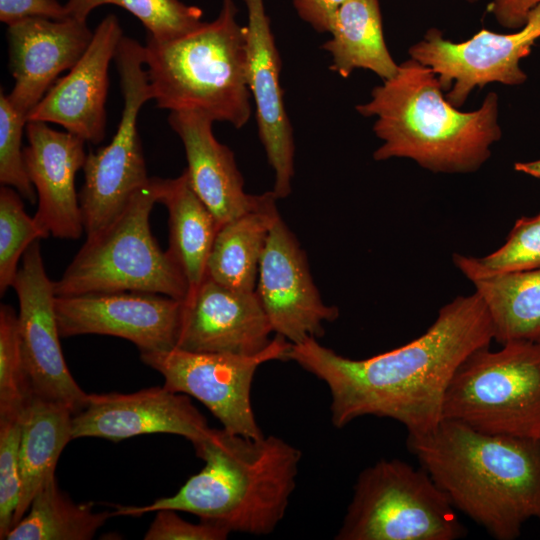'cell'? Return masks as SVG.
<instances>
[{
	"label": "cell",
	"mask_w": 540,
	"mask_h": 540,
	"mask_svg": "<svg viewBox=\"0 0 540 540\" xmlns=\"http://www.w3.org/2000/svg\"><path fill=\"white\" fill-rule=\"evenodd\" d=\"M453 263L486 306L496 342L540 343V268L486 273L472 263L470 256L459 253L453 254Z\"/></svg>",
	"instance_id": "cell-22"
},
{
	"label": "cell",
	"mask_w": 540,
	"mask_h": 540,
	"mask_svg": "<svg viewBox=\"0 0 540 540\" xmlns=\"http://www.w3.org/2000/svg\"><path fill=\"white\" fill-rule=\"evenodd\" d=\"M255 291L273 332L291 344L322 337L324 323L339 316L337 307L323 302L306 254L280 215L267 237Z\"/></svg>",
	"instance_id": "cell-13"
},
{
	"label": "cell",
	"mask_w": 540,
	"mask_h": 540,
	"mask_svg": "<svg viewBox=\"0 0 540 540\" xmlns=\"http://www.w3.org/2000/svg\"><path fill=\"white\" fill-rule=\"evenodd\" d=\"M204 467L171 496L143 506L114 505L113 516L162 509L188 512L232 532L271 534L283 520L296 487L301 451L284 439L211 428L193 444Z\"/></svg>",
	"instance_id": "cell-3"
},
{
	"label": "cell",
	"mask_w": 540,
	"mask_h": 540,
	"mask_svg": "<svg viewBox=\"0 0 540 540\" xmlns=\"http://www.w3.org/2000/svg\"><path fill=\"white\" fill-rule=\"evenodd\" d=\"M292 344L280 335L255 355L191 352L177 347L140 352L147 366L159 372L169 390L194 397L230 433L251 438L264 434L251 403V389L258 367L269 361H287Z\"/></svg>",
	"instance_id": "cell-10"
},
{
	"label": "cell",
	"mask_w": 540,
	"mask_h": 540,
	"mask_svg": "<svg viewBox=\"0 0 540 540\" xmlns=\"http://www.w3.org/2000/svg\"><path fill=\"white\" fill-rule=\"evenodd\" d=\"M114 61L120 75L123 109L110 143L89 151L78 194L84 232L91 235L112 222L150 179L137 130L142 106L152 100L144 65V46L124 36Z\"/></svg>",
	"instance_id": "cell-9"
},
{
	"label": "cell",
	"mask_w": 540,
	"mask_h": 540,
	"mask_svg": "<svg viewBox=\"0 0 540 540\" xmlns=\"http://www.w3.org/2000/svg\"><path fill=\"white\" fill-rule=\"evenodd\" d=\"M322 48L331 56L330 69L343 78L355 69L388 80L398 71L384 39L379 0H346L338 9Z\"/></svg>",
	"instance_id": "cell-24"
},
{
	"label": "cell",
	"mask_w": 540,
	"mask_h": 540,
	"mask_svg": "<svg viewBox=\"0 0 540 540\" xmlns=\"http://www.w3.org/2000/svg\"><path fill=\"white\" fill-rule=\"evenodd\" d=\"M437 75L414 59L356 106L364 117H376L373 130L383 141L376 161L409 158L435 173H470L490 157L500 139L498 97L489 93L481 107L462 112L445 97Z\"/></svg>",
	"instance_id": "cell-4"
},
{
	"label": "cell",
	"mask_w": 540,
	"mask_h": 540,
	"mask_svg": "<svg viewBox=\"0 0 540 540\" xmlns=\"http://www.w3.org/2000/svg\"><path fill=\"white\" fill-rule=\"evenodd\" d=\"M54 281L46 273L39 240L24 253L12 284L18 303V330L33 395L67 407L73 415L88 395L65 362L55 309Z\"/></svg>",
	"instance_id": "cell-12"
},
{
	"label": "cell",
	"mask_w": 540,
	"mask_h": 540,
	"mask_svg": "<svg viewBox=\"0 0 540 540\" xmlns=\"http://www.w3.org/2000/svg\"><path fill=\"white\" fill-rule=\"evenodd\" d=\"M539 38L540 4L530 11L525 25L512 33L482 29L466 41L452 42L432 28L410 47L409 54L432 69L446 99L459 108L476 87L492 82L524 83L527 75L519 63Z\"/></svg>",
	"instance_id": "cell-11"
},
{
	"label": "cell",
	"mask_w": 540,
	"mask_h": 540,
	"mask_svg": "<svg viewBox=\"0 0 540 540\" xmlns=\"http://www.w3.org/2000/svg\"><path fill=\"white\" fill-rule=\"evenodd\" d=\"M162 181L150 177L112 222L86 236L60 279L53 282L57 297L133 291L185 300L189 291L185 275L150 228Z\"/></svg>",
	"instance_id": "cell-6"
},
{
	"label": "cell",
	"mask_w": 540,
	"mask_h": 540,
	"mask_svg": "<svg viewBox=\"0 0 540 540\" xmlns=\"http://www.w3.org/2000/svg\"><path fill=\"white\" fill-rule=\"evenodd\" d=\"M211 430L188 395L164 385L133 393L89 394L86 406L73 415V439L98 437L118 442L144 434L183 436L192 445Z\"/></svg>",
	"instance_id": "cell-15"
},
{
	"label": "cell",
	"mask_w": 540,
	"mask_h": 540,
	"mask_svg": "<svg viewBox=\"0 0 540 540\" xmlns=\"http://www.w3.org/2000/svg\"><path fill=\"white\" fill-rule=\"evenodd\" d=\"M22 418H0V539L14 527L20 501Z\"/></svg>",
	"instance_id": "cell-33"
},
{
	"label": "cell",
	"mask_w": 540,
	"mask_h": 540,
	"mask_svg": "<svg viewBox=\"0 0 540 540\" xmlns=\"http://www.w3.org/2000/svg\"><path fill=\"white\" fill-rule=\"evenodd\" d=\"M18 330V314L0 306V418H18L33 398Z\"/></svg>",
	"instance_id": "cell-29"
},
{
	"label": "cell",
	"mask_w": 540,
	"mask_h": 540,
	"mask_svg": "<svg viewBox=\"0 0 540 540\" xmlns=\"http://www.w3.org/2000/svg\"><path fill=\"white\" fill-rule=\"evenodd\" d=\"M159 203L169 213L167 251L185 275L189 294L206 277L208 258L221 226L194 192L185 170L176 178L163 179Z\"/></svg>",
	"instance_id": "cell-23"
},
{
	"label": "cell",
	"mask_w": 540,
	"mask_h": 540,
	"mask_svg": "<svg viewBox=\"0 0 540 540\" xmlns=\"http://www.w3.org/2000/svg\"><path fill=\"white\" fill-rule=\"evenodd\" d=\"M271 333L256 291L231 289L206 276L183 300L176 347L255 355L270 345Z\"/></svg>",
	"instance_id": "cell-16"
},
{
	"label": "cell",
	"mask_w": 540,
	"mask_h": 540,
	"mask_svg": "<svg viewBox=\"0 0 540 540\" xmlns=\"http://www.w3.org/2000/svg\"><path fill=\"white\" fill-rule=\"evenodd\" d=\"M168 122L181 139L189 182L202 202L223 224L258 208L265 198L244 190L232 150L213 133V120L195 112H170Z\"/></svg>",
	"instance_id": "cell-21"
},
{
	"label": "cell",
	"mask_w": 540,
	"mask_h": 540,
	"mask_svg": "<svg viewBox=\"0 0 540 540\" xmlns=\"http://www.w3.org/2000/svg\"><path fill=\"white\" fill-rule=\"evenodd\" d=\"M247 9V82L253 100L260 141L274 171L278 199L291 193L295 143L283 90L281 58L264 0H242Z\"/></svg>",
	"instance_id": "cell-17"
},
{
	"label": "cell",
	"mask_w": 540,
	"mask_h": 540,
	"mask_svg": "<svg viewBox=\"0 0 540 540\" xmlns=\"http://www.w3.org/2000/svg\"><path fill=\"white\" fill-rule=\"evenodd\" d=\"M226 528L200 520L191 523L182 519L177 511L162 509L144 535L145 540H224L230 535Z\"/></svg>",
	"instance_id": "cell-34"
},
{
	"label": "cell",
	"mask_w": 540,
	"mask_h": 540,
	"mask_svg": "<svg viewBox=\"0 0 540 540\" xmlns=\"http://www.w3.org/2000/svg\"><path fill=\"white\" fill-rule=\"evenodd\" d=\"M456 509L422 468L380 459L363 469L336 540H456Z\"/></svg>",
	"instance_id": "cell-8"
},
{
	"label": "cell",
	"mask_w": 540,
	"mask_h": 540,
	"mask_svg": "<svg viewBox=\"0 0 540 540\" xmlns=\"http://www.w3.org/2000/svg\"><path fill=\"white\" fill-rule=\"evenodd\" d=\"M50 233L43 229L25 209L21 195L14 188L0 189V294L12 287L20 259L29 246Z\"/></svg>",
	"instance_id": "cell-28"
},
{
	"label": "cell",
	"mask_w": 540,
	"mask_h": 540,
	"mask_svg": "<svg viewBox=\"0 0 540 540\" xmlns=\"http://www.w3.org/2000/svg\"><path fill=\"white\" fill-rule=\"evenodd\" d=\"M540 4V0H493L487 10L503 27L518 30L522 28L530 11Z\"/></svg>",
	"instance_id": "cell-37"
},
{
	"label": "cell",
	"mask_w": 540,
	"mask_h": 540,
	"mask_svg": "<svg viewBox=\"0 0 540 540\" xmlns=\"http://www.w3.org/2000/svg\"><path fill=\"white\" fill-rule=\"evenodd\" d=\"M109 0H68L65 4L68 16L86 21L88 15L97 7L108 4Z\"/></svg>",
	"instance_id": "cell-38"
},
{
	"label": "cell",
	"mask_w": 540,
	"mask_h": 540,
	"mask_svg": "<svg viewBox=\"0 0 540 540\" xmlns=\"http://www.w3.org/2000/svg\"><path fill=\"white\" fill-rule=\"evenodd\" d=\"M133 14L148 31V38L166 43L181 38L195 29L202 21L201 8L180 0H109Z\"/></svg>",
	"instance_id": "cell-30"
},
{
	"label": "cell",
	"mask_w": 540,
	"mask_h": 540,
	"mask_svg": "<svg viewBox=\"0 0 540 540\" xmlns=\"http://www.w3.org/2000/svg\"><path fill=\"white\" fill-rule=\"evenodd\" d=\"M406 443L456 511L496 540L517 539L525 523L540 519V440L442 419Z\"/></svg>",
	"instance_id": "cell-2"
},
{
	"label": "cell",
	"mask_w": 540,
	"mask_h": 540,
	"mask_svg": "<svg viewBox=\"0 0 540 540\" xmlns=\"http://www.w3.org/2000/svg\"><path fill=\"white\" fill-rule=\"evenodd\" d=\"M443 419L486 434L540 440V343L513 341L473 352L448 386Z\"/></svg>",
	"instance_id": "cell-7"
},
{
	"label": "cell",
	"mask_w": 540,
	"mask_h": 540,
	"mask_svg": "<svg viewBox=\"0 0 540 540\" xmlns=\"http://www.w3.org/2000/svg\"><path fill=\"white\" fill-rule=\"evenodd\" d=\"M493 340L489 313L474 292L445 304L422 335L395 349L351 359L309 338L292 344L288 360L326 384L334 427L374 416L399 422L408 435H422L443 419L457 369Z\"/></svg>",
	"instance_id": "cell-1"
},
{
	"label": "cell",
	"mask_w": 540,
	"mask_h": 540,
	"mask_svg": "<svg viewBox=\"0 0 540 540\" xmlns=\"http://www.w3.org/2000/svg\"><path fill=\"white\" fill-rule=\"evenodd\" d=\"M34 17L63 20L69 16L58 0H0V21L8 26Z\"/></svg>",
	"instance_id": "cell-35"
},
{
	"label": "cell",
	"mask_w": 540,
	"mask_h": 540,
	"mask_svg": "<svg viewBox=\"0 0 540 540\" xmlns=\"http://www.w3.org/2000/svg\"><path fill=\"white\" fill-rule=\"evenodd\" d=\"M346 0H293L299 17L317 32H330L333 19Z\"/></svg>",
	"instance_id": "cell-36"
},
{
	"label": "cell",
	"mask_w": 540,
	"mask_h": 540,
	"mask_svg": "<svg viewBox=\"0 0 540 540\" xmlns=\"http://www.w3.org/2000/svg\"><path fill=\"white\" fill-rule=\"evenodd\" d=\"M27 116L16 110L8 95L0 92V183L14 188L30 203H35L37 194L32 185L24 162L22 145L23 129Z\"/></svg>",
	"instance_id": "cell-32"
},
{
	"label": "cell",
	"mask_w": 540,
	"mask_h": 540,
	"mask_svg": "<svg viewBox=\"0 0 540 540\" xmlns=\"http://www.w3.org/2000/svg\"><path fill=\"white\" fill-rule=\"evenodd\" d=\"M514 169L518 172L540 179V159L529 162H517Z\"/></svg>",
	"instance_id": "cell-39"
},
{
	"label": "cell",
	"mask_w": 540,
	"mask_h": 540,
	"mask_svg": "<svg viewBox=\"0 0 540 540\" xmlns=\"http://www.w3.org/2000/svg\"><path fill=\"white\" fill-rule=\"evenodd\" d=\"M183 301L145 292L90 293L57 297L61 337L100 334L120 337L140 352L176 347Z\"/></svg>",
	"instance_id": "cell-14"
},
{
	"label": "cell",
	"mask_w": 540,
	"mask_h": 540,
	"mask_svg": "<svg viewBox=\"0 0 540 540\" xmlns=\"http://www.w3.org/2000/svg\"><path fill=\"white\" fill-rule=\"evenodd\" d=\"M93 32L84 54L52 85L27 121L59 124L86 142L98 144L105 137L109 65L123 31L118 18L111 14Z\"/></svg>",
	"instance_id": "cell-18"
},
{
	"label": "cell",
	"mask_w": 540,
	"mask_h": 540,
	"mask_svg": "<svg viewBox=\"0 0 540 540\" xmlns=\"http://www.w3.org/2000/svg\"><path fill=\"white\" fill-rule=\"evenodd\" d=\"M25 129L24 162L37 194L34 218L55 238L79 239L84 227L75 177L87 157L86 141L42 121H27Z\"/></svg>",
	"instance_id": "cell-19"
},
{
	"label": "cell",
	"mask_w": 540,
	"mask_h": 540,
	"mask_svg": "<svg viewBox=\"0 0 540 540\" xmlns=\"http://www.w3.org/2000/svg\"><path fill=\"white\" fill-rule=\"evenodd\" d=\"M466 1L473 3V2H476L478 0H466Z\"/></svg>",
	"instance_id": "cell-40"
},
{
	"label": "cell",
	"mask_w": 540,
	"mask_h": 540,
	"mask_svg": "<svg viewBox=\"0 0 540 540\" xmlns=\"http://www.w3.org/2000/svg\"><path fill=\"white\" fill-rule=\"evenodd\" d=\"M93 33L86 21L27 18L8 26L13 107L28 117L57 77L70 70L88 48Z\"/></svg>",
	"instance_id": "cell-20"
},
{
	"label": "cell",
	"mask_w": 540,
	"mask_h": 540,
	"mask_svg": "<svg viewBox=\"0 0 540 540\" xmlns=\"http://www.w3.org/2000/svg\"><path fill=\"white\" fill-rule=\"evenodd\" d=\"M470 258L486 273L505 274L540 268V213L519 218L505 243L496 251L481 258Z\"/></svg>",
	"instance_id": "cell-31"
},
{
	"label": "cell",
	"mask_w": 540,
	"mask_h": 540,
	"mask_svg": "<svg viewBox=\"0 0 540 540\" xmlns=\"http://www.w3.org/2000/svg\"><path fill=\"white\" fill-rule=\"evenodd\" d=\"M73 413L64 405L33 396L22 418L21 493L15 524L39 489L55 478L58 459L72 436ZM15 526V525H14Z\"/></svg>",
	"instance_id": "cell-26"
},
{
	"label": "cell",
	"mask_w": 540,
	"mask_h": 540,
	"mask_svg": "<svg viewBox=\"0 0 540 540\" xmlns=\"http://www.w3.org/2000/svg\"><path fill=\"white\" fill-rule=\"evenodd\" d=\"M277 197L265 192L262 204L225 224L215 238L206 276L231 289L255 291L269 231L280 215Z\"/></svg>",
	"instance_id": "cell-25"
},
{
	"label": "cell",
	"mask_w": 540,
	"mask_h": 540,
	"mask_svg": "<svg viewBox=\"0 0 540 540\" xmlns=\"http://www.w3.org/2000/svg\"><path fill=\"white\" fill-rule=\"evenodd\" d=\"M111 517L113 512L94 511L91 502H73L53 478L39 489L5 540H89Z\"/></svg>",
	"instance_id": "cell-27"
},
{
	"label": "cell",
	"mask_w": 540,
	"mask_h": 540,
	"mask_svg": "<svg viewBox=\"0 0 540 540\" xmlns=\"http://www.w3.org/2000/svg\"><path fill=\"white\" fill-rule=\"evenodd\" d=\"M234 0L191 33L159 43L147 37L144 65L158 108L195 112L239 129L252 114L247 82V30Z\"/></svg>",
	"instance_id": "cell-5"
}]
</instances>
